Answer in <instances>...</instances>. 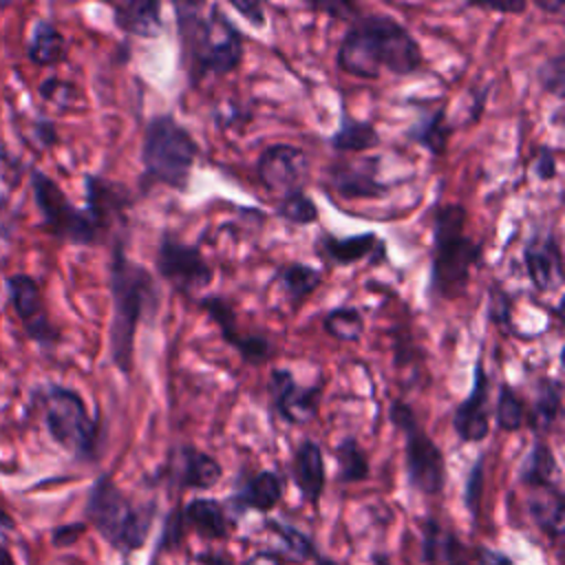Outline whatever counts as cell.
Returning a JSON list of instances; mask_svg holds the SVG:
<instances>
[{
    "label": "cell",
    "instance_id": "6da1fadb",
    "mask_svg": "<svg viewBox=\"0 0 565 565\" xmlns=\"http://www.w3.org/2000/svg\"><path fill=\"white\" fill-rule=\"evenodd\" d=\"M338 66L362 79H375L382 71L397 77L422 68L424 57L413 33L391 15H358L338 46Z\"/></svg>",
    "mask_w": 565,
    "mask_h": 565
},
{
    "label": "cell",
    "instance_id": "7a4b0ae2",
    "mask_svg": "<svg viewBox=\"0 0 565 565\" xmlns=\"http://www.w3.org/2000/svg\"><path fill=\"white\" fill-rule=\"evenodd\" d=\"M108 278L113 294L110 360L124 375H128L132 369L137 327L139 322L154 318L159 307V287L143 265L128 258L124 245L113 249Z\"/></svg>",
    "mask_w": 565,
    "mask_h": 565
},
{
    "label": "cell",
    "instance_id": "3957f363",
    "mask_svg": "<svg viewBox=\"0 0 565 565\" xmlns=\"http://www.w3.org/2000/svg\"><path fill=\"white\" fill-rule=\"evenodd\" d=\"M174 4L183 57L188 64L190 82L196 84L205 75H227L243 62V35L221 11L218 4Z\"/></svg>",
    "mask_w": 565,
    "mask_h": 565
},
{
    "label": "cell",
    "instance_id": "277c9868",
    "mask_svg": "<svg viewBox=\"0 0 565 565\" xmlns=\"http://www.w3.org/2000/svg\"><path fill=\"white\" fill-rule=\"evenodd\" d=\"M466 207L459 203L441 205L433 216L430 291L435 296H459L481 260L483 247L466 234Z\"/></svg>",
    "mask_w": 565,
    "mask_h": 565
},
{
    "label": "cell",
    "instance_id": "5b68a950",
    "mask_svg": "<svg viewBox=\"0 0 565 565\" xmlns=\"http://www.w3.org/2000/svg\"><path fill=\"white\" fill-rule=\"evenodd\" d=\"M86 516L115 550L128 554L143 545L154 519V505L132 503L108 475H102L88 492Z\"/></svg>",
    "mask_w": 565,
    "mask_h": 565
},
{
    "label": "cell",
    "instance_id": "8992f818",
    "mask_svg": "<svg viewBox=\"0 0 565 565\" xmlns=\"http://www.w3.org/2000/svg\"><path fill=\"white\" fill-rule=\"evenodd\" d=\"M196 141L172 115H154L141 141L143 174L172 190H185L196 159Z\"/></svg>",
    "mask_w": 565,
    "mask_h": 565
},
{
    "label": "cell",
    "instance_id": "52a82bcc",
    "mask_svg": "<svg viewBox=\"0 0 565 565\" xmlns=\"http://www.w3.org/2000/svg\"><path fill=\"white\" fill-rule=\"evenodd\" d=\"M388 417L404 435V463L408 483L424 494H439L446 483V461L441 448L422 428L415 411L404 399H395L391 404Z\"/></svg>",
    "mask_w": 565,
    "mask_h": 565
},
{
    "label": "cell",
    "instance_id": "ba28073f",
    "mask_svg": "<svg viewBox=\"0 0 565 565\" xmlns=\"http://www.w3.org/2000/svg\"><path fill=\"white\" fill-rule=\"evenodd\" d=\"M44 419L51 437L73 452L88 459L97 446V424L88 415L84 399L71 388H51L44 395Z\"/></svg>",
    "mask_w": 565,
    "mask_h": 565
},
{
    "label": "cell",
    "instance_id": "9c48e42d",
    "mask_svg": "<svg viewBox=\"0 0 565 565\" xmlns=\"http://www.w3.org/2000/svg\"><path fill=\"white\" fill-rule=\"evenodd\" d=\"M157 274L170 282L177 291L192 296L207 287L214 278V269L196 245L183 243L172 232H163L157 245Z\"/></svg>",
    "mask_w": 565,
    "mask_h": 565
},
{
    "label": "cell",
    "instance_id": "30bf717a",
    "mask_svg": "<svg viewBox=\"0 0 565 565\" xmlns=\"http://www.w3.org/2000/svg\"><path fill=\"white\" fill-rule=\"evenodd\" d=\"M33 192L49 232L77 245H90L99 238V230L95 227L90 216L77 210L55 181L44 174H35Z\"/></svg>",
    "mask_w": 565,
    "mask_h": 565
},
{
    "label": "cell",
    "instance_id": "8fae6325",
    "mask_svg": "<svg viewBox=\"0 0 565 565\" xmlns=\"http://www.w3.org/2000/svg\"><path fill=\"white\" fill-rule=\"evenodd\" d=\"M256 174L265 190L285 196L302 190V183L309 177V159L298 146L274 143L260 152Z\"/></svg>",
    "mask_w": 565,
    "mask_h": 565
},
{
    "label": "cell",
    "instance_id": "7c38bea8",
    "mask_svg": "<svg viewBox=\"0 0 565 565\" xmlns=\"http://www.w3.org/2000/svg\"><path fill=\"white\" fill-rule=\"evenodd\" d=\"M199 307L207 311V316L221 329L225 342L232 344L247 364H263L271 358V342L263 333L238 329V318L232 302H227L221 296H203L199 298Z\"/></svg>",
    "mask_w": 565,
    "mask_h": 565
},
{
    "label": "cell",
    "instance_id": "4fadbf2b",
    "mask_svg": "<svg viewBox=\"0 0 565 565\" xmlns=\"http://www.w3.org/2000/svg\"><path fill=\"white\" fill-rule=\"evenodd\" d=\"M269 393L278 415L294 426H302L318 415L322 386H302L296 382L289 369H274L269 375Z\"/></svg>",
    "mask_w": 565,
    "mask_h": 565
},
{
    "label": "cell",
    "instance_id": "5bb4252c",
    "mask_svg": "<svg viewBox=\"0 0 565 565\" xmlns=\"http://www.w3.org/2000/svg\"><path fill=\"white\" fill-rule=\"evenodd\" d=\"M523 265L532 285L543 291H556L563 285V256L556 236L547 232L534 234L523 247Z\"/></svg>",
    "mask_w": 565,
    "mask_h": 565
},
{
    "label": "cell",
    "instance_id": "9a60e30c",
    "mask_svg": "<svg viewBox=\"0 0 565 565\" xmlns=\"http://www.w3.org/2000/svg\"><path fill=\"white\" fill-rule=\"evenodd\" d=\"M488 375L481 358L472 371V386L466 399H461L452 413V428L461 441H481L490 433L488 415Z\"/></svg>",
    "mask_w": 565,
    "mask_h": 565
},
{
    "label": "cell",
    "instance_id": "2e32d148",
    "mask_svg": "<svg viewBox=\"0 0 565 565\" xmlns=\"http://www.w3.org/2000/svg\"><path fill=\"white\" fill-rule=\"evenodd\" d=\"M9 291H11L13 307H15L18 316L22 318L26 333L40 342H53L57 338V333L46 318L42 294H40L35 280L29 276H13L9 280Z\"/></svg>",
    "mask_w": 565,
    "mask_h": 565
},
{
    "label": "cell",
    "instance_id": "e0dca14e",
    "mask_svg": "<svg viewBox=\"0 0 565 565\" xmlns=\"http://www.w3.org/2000/svg\"><path fill=\"white\" fill-rule=\"evenodd\" d=\"M316 252H320L329 263L344 267L364 258H371L373 263L377 258H384V243L373 232L347 238H338L329 232H322L320 238L316 241Z\"/></svg>",
    "mask_w": 565,
    "mask_h": 565
},
{
    "label": "cell",
    "instance_id": "ac0fdd59",
    "mask_svg": "<svg viewBox=\"0 0 565 565\" xmlns=\"http://www.w3.org/2000/svg\"><path fill=\"white\" fill-rule=\"evenodd\" d=\"M172 477L181 488L207 490L221 481L223 468L212 455L194 446H181L172 459Z\"/></svg>",
    "mask_w": 565,
    "mask_h": 565
},
{
    "label": "cell",
    "instance_id": "d6986e66",
    "mask_svg": "<svg viewBox=\"0 0 565 565\" xmlns=\"http://www.w3.org/2000/svg\"><path fill=\"white\" fill-rule=\"evenodd\" d=\"M86 190H88V210L86 214L95 223V227L102 232L108 227L113 218H124V210L128 205V192L117 185L102 181L97 177L86 179Z\"/></svg>",
    "mask_w": 565,
    "mask_h": 565
},
{
    "label": "cell",
    "instance_id": "ffe728a7",
    "mask_svg": "<svg viewBox=\"0 0 565 565\" xmlns=\"http://www.w3.org/2000/svg\"><path fill=\"white\" fill-rule=\"evenodd\" d=\"M371 161L364 159L360 166L340 163L331 168V183L338 194L347 199H377L388 190L386 183L377 181L375 172L369 168Z\"/></svg>",
    "mask_w": 565,
    "mask_h": 565
},
{
    "label": "cell",
    "instance_id": "44dd1931",
    "mask_svg": "<svg viewBox=\"0 0 565 565\" xmlns=\"http://www.w3.org/2000/svg\"><path fill=\"white\" fill-rule=\"evenodd\" d=\"M294 479L300 490V494L309 501L316 503L322 494L324 488V459H322V448L305 439L294 457Z\"/></svg>",
    "mask_w": 565,
    "mask_h": 565
},
{
    "label": "cell",
    "instance_id": "7402d4cb",
    "mask_svg": "<svg viewBox=\"0 0 565 565\" xmlns=\"http://www.w3.org/2000/svg\"><path fill=\"white\" fill-rule=\"evenodd\" d=\"M115 24L137 38H157L161 33V4L154 0H132L113 7Z\"/></svg>",
    "mask_w": 565,
    "mask_h": 565
},
{
    "label": "cell",
    "instance_id": "603a6c76",
    "mask_svg": "<svg viewBox=\"0 0 565 565\" xmlns=\"http://www.w3.org/2000/svg\"><path fill=\"white\" fill-rule=\"evenodd\" d=\"M527 512L547 536L558 539L563 534L565 503L556 488H534L527 499Z\"/></svg>",
    "mask_w": 565,
    "mask_h": 565
},
{
    "label": "cell",
    "instance_id": "cb8c5ba5",
    "mask_svg": "<svg viewBox=\"0 0 565 565\" xmlns=\"http://www.w3.org/2000/svg\"><path fill=\"white\" fill-rule=\"evenodd\" d=\"M561 404H563V388L561 382L554 377H543L536 384V397L534 404L525 417V424L532 426L536 433H547L558 415H561Z\"/></svg>",
    "mask_w": 565,
    "mask_h": 565
},
{
    "label": "cell",
    "instance_id": "d4e9b609",
    "mask_svg": "<svg viewBox=\"0 0 565 565\" xmlns=\"http://www.w3.org/2000/svg\"><path fill=\"white\" fill-rule=\"evenodd\" d=\"M329 143L338 152H364L380 143L377 128L366 119H355L342 113L338 130L329 137Z\"/></svg>",
    "mask_w": 565,
    "mask_h": 565
},
{
    "label": "cell",
    "instance_id": "484cf974",
    "mask_svg": "<svg viewBox=\"0 0 565 565\" xmlns=\"http://www.w3.org/2000/svg\"><path fill=\"white\" fill-rule=\"evenodd\" d=\"M183 523L207 539H223L230 530L223 505L214 499H192L183 510Z\"/></svg>",
    "mask_w": 565,
    "mask_h": 565
},
{
    "label": "cell",
    "instance_id": "4316f807",
    "mask_svg": "<svg viewBox=\"0 0 565 565\" xmlns=\"http://www.w3.org/2000/svg\"><path fill=\"white\" fill-rule=\"evenodd\" d=\"M276 280L280 282L287 300L298 305V302H305L320 287L322 274L307 263L294 260V263L278 265Z\"/></svg>",
    "mask_w": 565,
    "mask_h": 565
},
{
    "label": "cell",
    "instance_id": "83f0119b",
    "mask_svg": "<svg viewBox=\"0 0 565 565\" xmlns=\"http://www.w3.org/2000/svg\"><path fill=\"white\" fill-rule=\"evenodd\" d=\"M280 499H282V479L271 470L254 475L249 481L243 483V488L236 494V503H241L243 508L260 510V512L276 508Z\"/></svg>",
    "mask_w": 565,
    "mask_h": 565
},
{
    "label": "cell",
    "instance_id": "f1b7e54d",
    "mask_svg": "<svg viewBox=\"0 0 565 565\" xmlns=\"http://www.w3.org/2000/svg\"><path fill=\"white\" fill-rule=\"evenodd\" d=\"M556 475H558V466H556L552 448L547 444H543L541 439L534 441L532 450L527 452V457L521 466V481L532 490L534 488H556L554 486Z\"/></svg>",
    "mask_w": 565,
    "mask_h": 565
},
{
    "label": "cell",
    "instance_id": "f546056e",
    "mask_svg": "<svg viewBox=\"0 0 565 565\" xmlns=\"http://www.w3.org/2000/svg\"><path fill=\"white\" fill-rule=\"evenodd\" d=\"M406 135L411 141L419 143L430 154H435V157L444 154L448 137H450V126L446 124V110L437 108L433 113L422 115Z\"/></svg>",
    "mask_w": 565,
    "mask_h": 565
},
{
    "label": "cell",
    "instance_id": "4dcf8cb0",
    "mask_svg": "<svg viewBox=\"0 0 565 565\" xmlns=\"http://www.w3.org/2000/svg\"><path fill=\"white\" fill-rule=\"evenodd\" d=\"M26 51L35 64L51 66V64H57L64 60L66 42H64L62 33L51 22H38L31 33Z\"/></svg>",
    "mask_w": 565,
    "mask_h": 565
},
{
    "label": "cell",
    "instance_id": "1f68e13d",
    "mask_svg": "<svg viewBox=\"0 0 565 565\" xmlns=\"http://www.w3.org/2000/svg\"><path fill=\"white\" fill-rule=\"evenodd\" d=\"M335 459H338V479L342 483H355L369 477V457L355 437H344L335 446Z\"/></svg>",
    "mask_w": 565,
    "mask_h": 565
},
{
    "label": "cell",
    "instance_id": "d6a6232c",
    "mask_svg": "<svg viewBox=\"0 0 565 565\" xmlns=\"http://www.w3.org/2000/svg\"><path fill=\"white\" fill-rule=\"evenodd\" d=\"M322 327L340 342H358L364 333V318L355 307H335L324 313Z\"/></svg>",
    "mask_w": 565,
    "mask_h": 565
},
{
    "label": "cell",
    "instance_id": "836d02e7",
    "mask_svg": "<svg viewBox=\"0 0 565 565\" xmlns=\"http://www.w3.org/2000/svg\"><path fill=\"white\" fill-rule=\"evenodd\" d=\"M494 417L501 430H519L525 426V417H527L525 404L510 384H501L499 388Z\"/></svg>",
    "mask_w": 565,
    "mask_h": 565
},
{
    "label": "cell",
    "instance_id": "e575fe53",
    "mask_svg": "<svg viewBox=\"0 0 565 565\" xmlns=\"http://www.w3.org/2000/svg\"><path fill=\"white\" fill-rule=\"evenodd\" d=\"M276 214L294 225H311L318 221V207L305 190H296L291 194H285L276 207Z\"/></svg>",
    "mask_w": 565,
    "mask_h": 565
},
{
    "label": "cell",
    "instance_id": "d590c367",
    "mask_svg": "<svg viewBox=\"0 0 565 565\" xmlns=\"http://www.w3.org/2000/svg\"><path fill=\"white\" fill-rule=\"evenodd\" d=\"M267 527L271 532H276L280 536V541L285 543V547L296 556V558H313L318 552H316V545L311 543V539L300 532L298 527L294 525H287L282 521H267Z\"/></svg>",
    "mask_w": 565,
    "mask_h": 565
},
{
    "label": "cell",
    "instance_id": "8d00e7d4",
    "mask_svg": "<svg viewBox=\"0 0 565 565\" xmlns=\"http://www.w3.org/2000/svg\"><path fill=\"white\" fill-rule=\"evenodd\" d=\"M539 84L543 90L561 97L563 95V86H565V64H563V53H556L552 57H547L539 71H536Z\"/></svg>",
    "mask_w": 565,
    "mask_h": 565
},
{
    "label": "cell",
    "instance_id": "74e56055",
    "mask_svg": "<svg viewBox=\"0 0 565 565\" xmlns=\"http://www.w3.org/2000/svg\"><path fill=\"white\" fill-rule=\"evenodd\" d=\"M181 534H183V512L181 510H172L166 516V521H163L161 539H159L157 550H172V547H177L179 541H181Z\"/></svg>",
    "mask_w": 565,
    "mask_h": 565
},
{
    "label": "cell",
    "instance_id": "f35d334b",
    "mask_svg": "<svg viewBox=\"0 0 565 565\" xmlns=\"http://www.w3.org/2000/svg\"><path fill=\"white\" fill-rule=\"evenodd\" d=\"M481 486H483V459H479L472 470H470V477H468V483H466V508L472 516H477L479 512V499H481Z\"/></svg>",
    "mask_w": 565,
    "mask_h": 565
},
{
    "label": "cell",
    "instance_id": "ab89813d",
    "mask_svg": "<svg viewBox=\"0 0 565 565\" xmlns=\"http://www.w3.org/2000/svg\"><path fill=\"white\" fill-rule=\"evenodd\" d=\"M534 172H536V177L543 179V181L554 179V174H556V157H554V150H552V148L541 146V148L536 150Z\"/></svg>",
    "mask_w": 565,
    "mask_h": 565
},
{
    "label": "cell",
    "instance_id": "60d3db41",
    "mask_svg": "<svg viewBox=\"0 0 565 565\" xmlns=\"http://www.w3.org/2000/svg\"><path fill=\"white\" fill-rule=\"evenodd\" d=\"M234 11H238L252 26H263L265 24V11H263V4L260 2H238V0H232L230 2Z\"/></svg>",
    "mask_w": 565,
    "mask_h": 565
},
{
    "label": "cell",
    "instance_id": "b9f144b4",
    "mask_svg": "<svg viewBox=\"0 0 565 565\" xmlns=\"http://www.w3.org/2000/svg\"><path fill=\"white\" fill-rule=\"evenodd\" d=\"M84 532L82 523H73V525H62L53 532V543L55 545H71L79 539V534Z\"/></svg>",
    "mask_w": 565,
    "mask_h": 565
},
{
    "label": "cell",
    "instance_id": "7bdbcfd3",
    "mask_svg": "<svg viewBox=\"0 0 565 565\" xmlns=\"http://www.w3.org/2000/svg\"><path fill=\"white\" fill-rule=\"evenodd\" d=\"M313 9H320V11H329L331 15H335V18H342V11L351 18V20H355L358 18V9L353 7V4H349V2H318V4H311ZM344 20V18H342Z\"/></svg>",
    "mask_w": 565,
    "mask_h": 565
},
{
    "label": "cell",
    "instance_id": "ee69618b",
    "mask_svg": "<svg viewBox=\"0 0 565 565\" xmlns=\"http://www.w3.org/2000/svg\"><path fill=\"white\" fill-rule=\"evenodd\" d=\"M477 565H512V561L494 550L488 547H479L477 550Z\"/></svg>",
    "mask_w": 565,
    "mask_h": 565
},
{
    "label": "cell",
    "instance_id": "f6af8a7d",
    "mask_svg": "<svg viewBox=\"0 0 565 565\" xmlns=\"http://www.w3.org/2000/svg\"><path fill=\"white\" fill-rule=\"evenodd\" d=\"M470 7L483 9V11H499V13H521L525 11V2H510V4H497V2H470Z\"/></svg>",
    "mask_w": 565,
    "mask_h": 565
},
{
    "label": "cell",
    "instance_id": "bcb514c9",
    "mask_svg": "<svg viewBox=\"0 0 565 565\" xmlns=\"http://www.w3.org/2000/svg\"><path fill=\"white\" fill-rule=\"evenodd\" d=\"M245 565H282V563H280V558H278L276 554H271V552H256L254 556H249V558L245 561Z\"/></svg>",
    "mask_w": 565,
    "mask_h": 565
},
{
    "label": "cell",
    "instance_id": "7dc6e473",
    "mask_svg": "<svg viewBox=\"0 0 565 565\" xmlns=\"http://www.w3.org/2000/svg\"><path fill=\"white\" fill-rule=\"evenodd\" d=\"M199 563H201V565H230V561L221 558L218 554H201V556H199Z\"/></svg>",
    "mask_w": 565,
    "mask_h": 565
},
{
    "label": "cell",
    "instance_id": "c3c4849f",
    "mask_svg": "<svg viewBox=\"0 0 565 565\" xmlns=\"http://www.w3.org/2000/svg\"><path fill=\"white\" fill-rule=\"evenodd\" d=\"M536 7H539L541 11H550V13H561V11L565 9L563 0H556V2H539V0H536Z\"/></svg>",
    "mask_w": 565,
    "mask_h": 565
},
{
    "label": "cell",
    "instance_id": "681fc988",
    "mask_svg": "<svg viewBox=\"0 0 565 565\" xmlns=\"http://www.w3.org/2000/svg\"><path fill=\"white\" fill-rule=\"evenodd\" d=\"M0 565H15V561L11 558V554L0 545Z\"/></svg>",
    "mask_w": 565,
    "mask_h": 565
},
{
    "label": "cell",
    "instance_id": "f907efd6",
    "mask_svg": "<svg viewBox=\"0 0 565 565\" xmlns=\"http://www.w3.org/2000/svg\"><path fill=\"white\" fill-rule=\"evenodd\" d=\"M316 565H338V563H335V561H329V558H318Z\"/></svg>",
    "mask_w": 565,
    "mask_h": 565
},
{
    "label": "cell",
    "instance_id": "816d5d0a",
    "mask_svg": "<svg viewBox=\"0 0 565 565\" xmlns=\"http://www.w3.org/2000/svg\"><path fill=\"white\" fill-rule=\"evenodd\" d=\"M0 523H4V525H11V519L0 510Z\"/></svg>",
    "mask_w": 565,
    "mask_h": 565
},
{
    "label": "cell",
    "instance_id": "f5cc1de1",
    "mask_svg": "<svg viewBox=\"0 0 565 565\" xmlns=\"http://www.w3.org/2000/svg\"><path fill=\"white\" fill-rule=\"evenodd\" d=\"M375 565H391L386 558H382V556H375Z\"/></svg>",
    "mask_w": 565,
    "mask_h": 565
}]
</instances>
